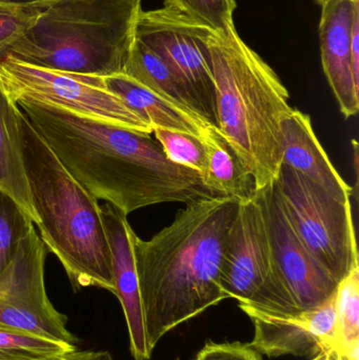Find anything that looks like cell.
<instances>
[{
	"label": "cell",
	"instance_id": "8",
	"mask_svg": "<svg viewBox=\"0 0 359 360\" xmlns=\"http://www.w3.org/2000/svg\"><path fill=\"white\" fill-rule=\"evenodd\" d=\"M0 84L8 98L65 110L90 120L152 134L153 129L119 97L105 88L101 76L55 71L0 58Z\"/></svg>",
	"mask_w": 359,
	"mask_h": 360
},
{
	"label": "cell",
	"instance_id": "2",
	"mask_svg": "<svg viewBox=\"0 0 359 360\" xmlns=\"http://www.w3.org/2000/svg\"><path fill=\"white\" fill-rule=\"evenodd\" d=\"M240 201L217 196L185 205L150 240L133 236L148 345L227 300L221 262Z\"/></svg>",
	"mask_w": 359,
	"mask_h": 360
},
{
	"label": "cell",
	"instance_id": "22",
	"mask_svg": "<svg viewBox=\"0 0 359 360\" xmlns=\"http://www.w3.org/2000/svg\"><path fill=\"white\" fill-rule=\"evenodd\" d=\"M33 220L10 195L0 190V273L12 262Z\"/></svg>",
	"mask_w": 359,
	"mask_h": 360
},
{
	"label": "cell",
	"instance_id": "29",
	"mask_svg": "<svg viewBox=\"0 0 359 360\" xmlns=\"http://www.w3.org/2000/svg\"><path fill=\"white\" fill-rule=\"evenodd\" d=\"M311 360H358V356L350 354L343 349L328 348L312 357Z\"/></svg>",
	"mask_w": 359,
	"mask_h": 360
},
{
	"label": "cell",
	"instance_id": "30",
	"mask_svg": "<svg viewBox=\"0 0 359 360\" xmlns=\"http://www.w3.org/2000/svg\"><path fill=\"white\" fill-rule=\"evenodd\" d=\"M52 1H54V0H0V2H4V4L35 8H44Z\"/></svg>",
	"mask_w": 359,
	"mask_h": 360
},
{
	"label": "cell",
	"instance_id": "31",
	"mask_svg": "<svg viewBox=\"0 0 359 360\" xmlns=\"http://www.w3.org/2000/svg\"><path fill=\"white\" fill-rule=\"evenodd\" d=\"M314 1H315L316 4H320V6H322V4H324L325 2L327 1V0H314Z\"/></svg>",
	"mask_w": 359,
	"mask_h": 360
},
{
	"label": "cell",
	"instance_id": "32",
	"mask_svg": "<svg viewBox=\"0 0 359 360\" xmlns=\"http://www.w3.org/2000/svg\"><path fill=\"white\" fill-rule=\"evenodd\" d=\"M175 360H181V359H179V357H177V359Z\"/></svg>",
	"mask_w": 359,
	"mask_h": 360
},
{
	"label": "cell",
	"instance_id": "6",
	"mask_svg": "<svg viewBox=\"0 0 359 360\" xmlns=\"http://www.w3.org/2000/svg\"><path fill=\"white\" fill-rule=\"evenodd\" d=\"M263 207L274 260V278L267 295L244 313L295 316L322 306L337 293L339 285L311 255L293 226L275 181L255 191Z\"/></svg>",
	"mask_w": 359,
	"mask_h": 360
},
{
	"label": "cell",
	"instance_id": "13",
	"mask_svg": "<svg viewBox=\"0 0 359 360\" xmlns=\"http://www.w3.org/2000/svg\"><path fill=\"white\" fill-rule=\"evenodd\" d=\"M100 207L112 254L115 287L114 295L122 304L126 317L130 351L135 360H149L152 356V351L148 345L143 302L133 251V236L135 232L131 228L126 215L119 210L110 203Z\"/></svg>",
	"mask_w": 359,
	"mask_h": 360
},
{
	"label": "cell",
	"instance_id": "21",
	"mask_svg": "<svg viewBox=\"0 0 359 360\" xmlns=\"http://www.w3.org/2000/svg\"><path fill=\"white\" fill-rule=\"evenodd\" d=\"M164 6L219 35H227L235 29V0H164Z\"/></svg>",
	"mask_w": 359,
	"mask_h": 360
},
{
	"label": "cell",
	"instance_id": "11",
	"mask_svg": "<svg viewBox=\"0 0 359 360\" xmlns=\"http://www.w3.org/2000/svg\"><path fill=\"white\" fill-rule=\"evenodd\" d=\"M274 260L263 207L256 192L240 201L221 262L219 285L226 297L253 306L271 289Z\"/></svg>",
	"mask_w": 359,
	"mask_h": 360
},
{
	"label": "cell",
	"instance_id": "25",
	"mask_svg": "<svg viewBox=\"0 0 359 360\" xmlns=\"http://www.w3.org/2000/svg\"><path fill=\"white\" fill-rule=\"evenodd\" d=\"M39 8L0 2V58L35 20Z\"/></svg>",
	"mask_w": 359,
	"mask_h": 360
},
{
	"label": "cell",
	"instance_id": "7",
	"mask_svg": "<svg viewBox=\"0 0 359 360\" xmlns=\"http://www.w3.org/2000/svg\"><path fill=\"white\" fill-rule=\"evenodd\" d=\"M275 184L301 243L341 283L359 264L351 200H339L284 164Z\"/></svg>",
	"mask_w": 359,
	"mask_h": 360
},
{
	"label": "cell",
	"instance_id": "17",
	"mask_svg": "<svg viewBox=\"0 0 359 360\" xmlns=\"http://www.w3.org/2000/svg\"><path fill=\"white\" fill-rule=\"evenodd\" d=\"M207 154L204 186L218 196L246 201L254 195V180L218 129L209 124L200 137Z\"/></svg>",
	"mask_w": 359,
	"mask_h": 360
},
{
	"label": "cell",
	"instance_id": "26",
	"mask_svg": "<svg viewBox=\"0 0 359 360\" xmlns=\"http://www.w3.org/2000/svg\"><path fill=\"white\" fill-rule=\"evenodd\" d=\"M195 360H263V357L249 344L209 342Z\"/></svg>",
	"mask_w": 359,
	"mask_h": 360
},
{
	"label": "cell",
	"instance_id": "23",
	"mask_svg": "<svg viewBox=\"0 0 359 360\" xmlns=\"http://www.w3.org/2000/svg\"><path fill=\"white\" fill-rule=\"evenodd\" d=\"M339 338L343 350L358 355L359 345V264L337 290Z\"/></svg>",
	"mask_w": 359,
	"mask_h": 360
},
{
	"label": "cell",
	"instance_id": "1",
	"mask_svg": "<svg viewBox=\"0 0 359 360\" xmlns=\"http://www.w3.org/2000/svg\"><path fill=\"white\" fill-rule=\"evenodd\" d=\"M16 105L86 192L124 215L158 203L187 205L218 196L200 173L171 162L151 134L40 103Z\"/></svg>",
	"mask_w": 359,
	"mask_h": 360
},
{
	"label": "cell",
	"instance_id": "9",
	"mask_svg": "<svg viewBox=\"0 0 359 360\" xmlns=\"http://www.w3.org/2000/svg\"><path fill=\"white\" fill-rule=\"evenodd\" d=\"M212 33L164 6L151 11L141 8L134 39L170 68L197 103L202 117L216 127V88L209 49Z\"/></svg>",
	"mask_w": 359,
	"mask_h": 360
},
{
	"label": "cell",
	"instance_id": "18",
	"mask_svg": "<svg viewBox=\"0 0 359 360\" xmlns=\"http://www.w3.org/2000/svg\"><path fill=\"white\" fill-rule=\"evenodd\" d=\"M17 114L18 107L0 84V190L15 199L36 224L38 218L23 166Z\"/></svg>",
	"mask_w": 359,
	"mask_h": 360
},
{
	"label": "cell",
	"instance_id": "20",
	"mask_svg": "<svg viewBox=\"0 0 359 360\" xmlns=\"http://www.w3.org/2000/svg\"><path fill=\"white\" fill-rule=\"evenodd\" d=\"M75 350L74 345L0 327V360H63Z\"/></svg>",
	"mask_w": 359,
	"mask_h": 360
},
{
	"label": "cell",
	"instance_id": "5",
	"mask_svg": "<svg viewBox=\"0 0 359 360\" xmlns=\"http://www.w3.org/2000/svg\"><path fill=\"white\" fill-rule=\"evenodd\" d=\"M141 11V0H54L4 56L81 75L124 73Z\"/></svg>",
	"mask_w": 359,
	"mask_h": 360
},
{
	"label": "cell",
	"instance_id": "24",
	"mask_svg": "<svg viewBox=\"0 0 359 360\" xmlns=\"http://www.w3.org/2000/svg\"><path fill=\"white\" fill-rule=\"evenodd\" d=\"M156 141L171 162L185 167L204 176L207 172V154L202 141L193 135L175 131H153Z\"/></svg>",
	"mask_w": 359,
	"mask_h": 360
},
{
	"label": "cell",
	"instance_id": "15",
	"mask_svg": "<svg viewBox=\"0 0 359 360\" xmlns=\"http://www.w3.org/2000/svg\"><path fill=\"white\" fill-rule=\"evenodd\" d=\"M341 201L351 200L352 188L339 174L314 133L311 118L293 109L282 122V162Z\"/></svg>",
	"mask_w": 359,
	"mask_h": 360
},
{
	"label": "cell",
	"instance_id": "19",
	"mask_svg": "<svg viewBox=\"0 0 359 360\" xmlns=\"http://www.w3.org/2000/svg\"><path fill=\"white\" fill-rule=\"evenodd\" d=\"M124 74L169 103L202 117L197 103L179 78L157 55L136 39L131 46Z\"/></svg>",
	"mask_w": 359,
	"mask_h": 360
},
{
	"label": "cell",
	"instance_id": "4",
	"mask_svg": "<svg viewBox=\"0 0 359 360\" xmlns=\"http://www.w3.org/2000/svg\"><path fill=\"white\" fill-rule=\"evenodd\" d=\"M23 166L40 239L63 264L75 291L114 294L113 266L98 200L63 166L18 108Z\"/></svg>",
	"mask_w": 359,
	"mask_h": 360
},
{
	"label": "cell",
	"instance_id": "27",
	"mask_svg": "<svg viewBox=\"0 0 359 360\" xmlns=\"http://www.w3.org/2000/svg\"><path fill=\"white\" fill-rule=\"evenodd\" d=\"M351 58L354 82L359 89V12L354 17L352 29Z\"/></svg>",
	"mask_w": 359,
	"mask_h": 360
},
{
	"label": "cell",
	"instance_id": "12",
	"mask_svg": "<svg viewBox=\"0 0 359 360\" xmlns=\"http://www.w3.org/2000/svg\"><path fill=\"white\" fill-rule=\"evenodd\" d=\"M254 325L250 345L268 357H314L325 349L341 348L337 293L322 306L295 316L246 313Z\"/></svg>",
	"mask_w": 359,
	"mask_h": 360
},
{
	"label": "cell",
	"instance_id": "10",
	"mask_svg": "<svg viewBox=\"0 0 359 360\" xmlns=\"http://www.w3.org/2000/svg\"><path fill=\"white\" fill-rule=\"evenodd\" d=\"M46 245L32 228L16 255L0 273V327L74 345L67 316L48 300L44 285Z\"/></svg>",
	"mask_w": 359,
	"mask_h": 360
},
{
	"label": "cell",
	"instance_id": "14",
	"mask_svg": "<svg viewBox=\"0 0 359 360\" xmlns=\"http://www.w3.org/2000/svg\"><path fill=\"white\" fill-rule=\"evenodd\" d=\"M359 0H327L320 22L322 69L346 118L358 113L359 89L352 72L351 42Z\"/></svg>",
	"mask_w": 359,
	"mask_h": 360
},
{
	"label": "cell",
	"instance_id": "3",
	"mask_svg": "<svg viewBox=\"0 0 359 360\" xmlns=\"http://www.w3.org/2000/svg\"><path fill=\"white\" fill-rule=\"evenodd\" d=\"M216 88V128L261 191L278 179L282 122L293 111L288 90L273 69L238 35L211 34Z\"/></svg>",
	"mask_w": 359,
	"mask_h": 360
},
{
	"label": "cell",
	"instance_id": "28",
	"mask_svg": "<svg viewBox=\"0 0 359 360\" xmlns=\"http://www.w3.org/2000/svg\"><path fill=\"white\" fill-rule=\"evenodd\" d=\"M63 360H114L107 351H73L65 355Z\"/></svg>",
	"mask_w": 359,
	"mask_h": 360
},
{
	"label": "cell",
	"instance_id": "16",
	"mask_svg": "<svg viewBox=\"0 0 359 360\" xmlns=\"http://www.w3.org/2000/svg\"><path fill=\"white\" fill-rule=\"evenodd\" d=\"M107 90L119 97L154 130L185 133L200 139L210 122L169 103L124 73L103 77Z\"/></svg>",
	"mask_w": 359,
	"mask_h": 360
}]
</instances>
